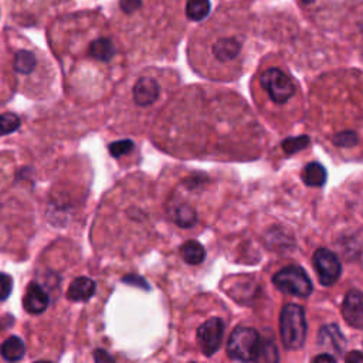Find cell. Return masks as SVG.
<instances>
[{"instance_id": "1", "label": "cell", "mask_w": 363, "mask_h": 363, "mask_svg": "<svg viewBox=\"0 0 363 363\" xmlns=\"http://www.w3.org/2000/svg\"><path fill=\"white\" fill-rule=\"evenodd\" d=\"M261 40L258 17L242 3L227 1L189 38L191 69L211 81H237L251 65Z\"/></svg>"}, {"instance_id": "2", "label": "cell", "mask_w": 363, "mask_h": 363, "mask_svg": "<svg viewBox=\"0 0 363 363\" xmlns=\"http://www.w3.org/2000/svg\"><path fill=\"white\" fill-rule=\"evenodd\" d=\"M261 38L278 47V54L298 69L315 71L343 62L345 51L322 31L303 27L288 10H272L258 18Z\"/></svg>"}, {"instance_id": "3", "label": "cell", "mask_w": 363, "mask_h": 363, "mask_svg": "<svg viewBox=\"0 0 363 363\" xmlns=\"http://www.w3.org/2000/svg\"><path fill=\"white\" fill-rule=\"evenodd\" d=\"M251 96L265 111L282 112L301 108L303 92L286 60L278 52H269L258 61L250 82Z\"/></svg>"}, {"instance_id": "4", "label": "cell", "mask_w": 363, "mask_h": 363, "mask_svg": "<svg viewBox=\"0 0 363 363\" xmlns=\"http://www.w3.org/2000/svg\"><path fill=\"white\" fill-rule=\"evenodd\" d=\"M305 20L322 33L340 30L363 0H296Z\"/></svg>"}, {"instance_id": "5", "label": "cell", "mask_w": 363, "mask_h": 363, "mask_svg": "<svg viewBox=\"0 0 363 363\" xmlns=\"http://www.w3.org/2000/svg\"><path fill=\"white\" fill-rule=\"evenodd\" d=\"M279 332L282 343L286 349H301L306 337V320L302 306L288 303L282 308L279 316Z\"/></svg>"}, {"instance_id": "6", "label": "cell", "mask_w": 363, "mask_h": 363, "mask_svg": "<svg viewBox=\"0 0 363 363\" xmlns=\"http://www.w3.org/2000/svg\"><path fill=\"white\" fill-rule=\"evenodd\" d=\"M259 335L254 328L248 326H237L227 343V353L231 359L238 362H252L258 346H259Z\"/></svg>"}, {"instance_id": "7", "label": "cell", "mask_w": 363, "mask_h": 363, "mask_svg": "<svg viewBox=\"0 0 363 363\" xmlns=\"http://www.w3.org/2000/svg\"><path fill=\"white\" fill-rule=\"evenodd\" d=\"M272 282L279 291L295 296H309L313 289L308 274L302 268L294 265L279 269L274 275Z\"/></svg>"}, {"instance_id": "8", "label": "cell", "mask_w": 363, "mask_h": 363, "mask_svg": "<svg viewBox=\"0 0 363 363\" xmlns=\"http://www.w3.org/2000/svg\"><path fill=\"white\" fill-rule=\"evenodd\" d=\"M315 271L319 277V282L325 286L333 285L342 272L339 258L328 248H319L313 254Z\"/></svg>"}, {"instance_id": "9", "label": "cell", "mask_w": 363, "mask_h": 363, "mask_svg": "<svg viewBox=\"0 0 363 363\" xmlns=\"http://www.w3.org/2000/svg\"><path fill=\"white\" fill-rule=\"evenodd\" d=\"M224 323L220 318H210L197 329V340L206 356L214 354L223 340Z\"/></svg>"}, {"instance_id": "10", "label": "cell", "mask_w": 363, "mask_h": 363, "mask_svg": "<svg viewBox=\"0 0 363 363\" xmlns=\"http://www.w3.org/2000/svg\"><path fill=\"white\" fill-rule=\"evenodd\" d=\"M345 320L357 329H363V292L352 289L346 294L342 306Z\"/></svg>"}, {"instance_id": "11", "label": "cell", "mask_w": 363, "mask_h": 363, "mask_svg": "<svg viewBox=\"0 0 363 363\" xmlns=\"http://www.w3.org/2000/svg\"><path fill=\"white\" fill-rule=\"evenodd\" d=\"M349 43L356 48L359 58L363 61V4L346 20L343 27Z\"/></svg>"}, {"instance_id": "12", "label": "cell", "mask_w": 363, "mask_h": 363, "mask_svg": "<svg viewBox=\"0 0 363 363\" xmlns=\"http://www.w3.org/2000/svg\"><path fill=\"white\" fill-rule=\"evenodd\" d=\"M318 342L322 347L329 349L337 354L343 353V349L346 346V339L342 335L340 329L336 325H325L319 330Z\"/></svg>"}, {"instance_id": "13", "label": "cell", "mask_w": 363, "mask_h": 363, "mask_svg": "<svg viewBox=\"0 0 363 363\" xmlns=\"http://www.w3.org/2000/svg\"><path fill=\"white\" fill-rule=\"evenodd\" d=\"M24 309L31 315L44 312L48 306V295L38 284H30L23 299Z\"/></svg>"}, {"instance_id": "14", "label": "cell", "mask_w": 363, "mask_h": 363, "mask_svg": "<svg viewBox=\"0 0 363 363\" xmlns=\"http://www.w3.org/2000/svg\"><path fill=\"white\" fill-rule=\"evenodd\" d=\"M95 294V282L88 277L75 278L67 292L71 301H86Z\"/></svg>"}, {"instance_id": "15", "label": "cell", "mask_w": 363, "mask_h": 363, "mask_svg": "<svg viewBox=\"0 0 363 363\" xmlns=\"http://www.w3.org/2000/svg\"><path fill=\"white\" fill-rule=\"evenodd\" d=\"M302 180L306 186L320 187L326 182V170L320 163L311 162L302 170Z\"/></svg>"}, {"instance_id": "16", "label": "cell", "mask_w": 363, "mask_h": 363, "mask_svg": "<svg viewBox=\"0 0 363 363\" xmlns=\"http://www.w3.org/2000/svg\"><path fill=\"white\" fill-rule=\"evenodd\" d=\"M24 343L18 336H10L0 346V353L7 362H18L24 354Z\"/></svg>"}, {"instance_id": "17", "label": "cell", "mask_w": 363, "mask_h": 363, "mask_svg": "<svg viewBox=\"0 0 363 363\" xmlns=\"http://www.w3.org/2000/svg\"><path fill=\"white\" fill-rule=\"evenodd\" d=\"M89 52L94 58H96L99 61H109L115 54V48H113V44L109 38L101 37V38H96L91 43Z\"/></svg>"}, {"instance_id": "18", "label": "cell", "mask_w": 363, "mask_h": 363, "mask_svg": "<svg viewBox=\"0 0 363 363\" xmlns=\"http://www.w3.org/2000/svg\"><path fill=\"white\" fill-rule=\"evenodd\" d=\"M279 353L275 343L269 339H264L259 342L257 354L254 357V363H278Z\"/></svg>"}, {"instance_id": "19", "label": "cell", "mask_w": 363, "mask_h": 363, "mask_svg": "<svg viewBox=\"0 0 363 363\" xmlns=\"http://www.w3.org/2000/svg\"><path fill=\"white\" fill-rule=\"evenodd\" d=\"M182 255H183V259L187 264L199 265L200 262H203V259L206 257V250L200 242H197L194 240H190V241L183 244Z\"/></svg>"}, {"instance_id": "20", "label": "cell", "mask_w": 363, "mask_h": 363, "mask_svg": "<svg viewBox=\"0 0 363 363\" xmlns=\"http://www.w3.org/2000/svg\"><path fill=\"white\" fill-rule=\"evenodd\" d=\"M172 217L174 223L180 227H191L196 223V211L187 204H177L172 210Z\"/></svg>"}, {"instance_id": "21", "label": "cell", "mask_w": 363, "mask_h": 363, "mask_svg": "<svg viewBox=\"0 0 363 363\" xmlns=\"http://www.w3.org/2000/svg\"><path fill=\"white\" fill-rule=\"evenodd\" d=\"M35 58L34 54L30 51H18L14 57V68L20 74H30L34 69Z\"/></svg>"}, {"instance_id": "22", "label": "cell", "mask_w": 363, "mask_h": 363, "mask_svg": "<svg viewBox=\"0 0 363 363\" xmlns=\"http://www.w3.org/2000/svg\"><path fill=\"white\" fill-rule=\"evenodd\" d=\"M311 143L309 136L306 135H301V136H294V138H286L282 142V149L286 155H294L305 147H308Z\"/></svg>"}, {"instance_id": "23", "label": "cell", "mask_w": 363, "mask_h": 363, "mask_svg": "<svg viewBox=\"0 0 363 363\" xmlns=\"http://www.w3.org/2000/svg\"><path fill=\"white\" fill-rule=\"evenodd\" d=\"M20 126V119L14 113L0 115V136L14 132Z\"/></svg>"}, {"instance_id": "24", "label": "cell", "mask_w": 363, "mask_h": 363, "mask_svg": "<svg viewBox=\"0 0 363 363\" xmlns=\"http://www.w3.org/2000/svg\"><path fill=\"white\" fill-rule=\"evenodd\" d=\"M133 149V142L129 139H123V140H118L109 145V152L113 157H121L126 153H129Z\"/></svg>"}, {"instance_id": "25", "label": "cell", "mask_w": 363, "mask_h": 363, "mask_svg": "<svg viewBox=\"0 0 363 363\" xmlns=\"http://www.w3.org/2000/svg\"><path fill=\"white\" fill-rule=\"evenodd\" d=\"M11 278L7 274L0 272V301H6L11 294Z\"/></svg>"}, {"instance_id": "26", "label": "cell", "mask_w": 363, "mask_h": 363, "mask_svg": "<svg viewBox=\"0 0 363 363\" xmlns=\"http://www.w3.org/2000/svg\"><path fill=\"white\" fill-rule=\"evenodd\" d=\"M142 4V0H119V7L123 13L132 14L135 13Z\"/></svg>"}, {"instance_id": "27", "label": "cell", "mask_w": 363, "mask_h": 363, "mask_svg": "<svg viewBox=\"0 0 363 363\" xmlns=\"http://www.w3.org/2000/svg\"><path fill=\"white\" fill-rule=\"evenodd\" d=\"M94 359H95V363H115L113 357L104 349H96L94 352Z\"/></svg>"}, {"instance_id": "28", "label": "cell", "mask_w": 363, "mask_h": 363, "mask_svg": "<svg viewBox=\"0 0 363 363\" xmlns=\"http://www.w3.org/2000/svg\"><path fill=\"white\" fill-rule=\"evenodd\" d=\"M345 363H363V353L359 350H350L345 356Z\"/></svg>"}, {"instance_id": "29", "label": "cell", "mask_w": 363, "mask_h": 363, "mask_svg": "<svg viewBox=\"0 0 363 363\" xmlns=\"http://www.w3.org/2000/svg\"><path fill=\"white\" fill-rule=\"evenodd\" d=\"M123 281H125V282H128V284L138 285V286H142V288H145V289H149L147 282H146L143 278H140V277H136V275H128V277H125V278H123Z\"/></svg>"}, {"instance_id": "30", "label": "cell", "mask_w": 363, "mask_h": 363, "mask_svg": "<svg viewBox=\"0 0 363 363\" xmlns=\"http://www.w3.org/2000/svg\"><path fill=\"white\" fill-rule=\"evenodd\" d=\"M312 363H336V360H335L333 356H330V354H328V353H322V354H318V356L312 360Z\"/></svg>"}, {"instance_id": "31", "label": "cell", "mask_w": 363, "mask_h": 363, "mask_svg": "<svg viewBox=\"0 0 363 363\" xmlns=\"http://www.w3.org/2000/svg\"><path fill=\"white\" fill-rule=\"evenodd\" d=\"M227 1H234V3H242V4H247L250 0H227Z\"/></svg>"}, {"instance_id": "32", "label": "cell", "mask_w": 363, "mask_h": 363, "mask_svg": "<svg viewBox=\"0 0 363 363\" xmlns=\"http://www.w3.org/2000/svg\"><path fill=\"white\" fill-rule=\"evenodd\" d=\"M34 363H51V362H47V360H38V362H34Z\"/></svg>"}, {"instance_id": "33", "label": "cell", "mask_w": 363, "mask_h": 363, "mask_svg": "<svg viewBox=\"0 0 363 363\" xmlns=\"http://www.w3.org/2000/svg\"><path fill=\"white\" fill-rule=\"evenodd\" d=\"M190 363H194V362H190Z\"/></svg>"}]
</instances>
